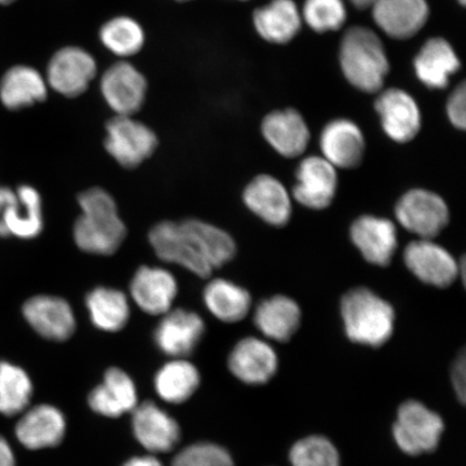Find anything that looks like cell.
I'll list each match as a JSON object with an SVG mask.
<instances>
[{
    "mask_svg": "<svg viewBox=\"0 0 466 466\" xmlns=\"http://www.w3.org/2000/svg\"><path fill=\"white\" fill-rule=\"evenodd\" d=\"M340 314L348 339L357 345L380 348L393 336L394 308L370 289L347 291L340 301Z\"/></svg>",
    "mask_w": 466,
    "mask_h": 466,
    "instance_id": "3",
    "label": "cell"
},
{
    "mask_svg": "<svg viewBox=\"0 0 466 466\" xmlns=\"http://www.w3.org/2000/svg\"><path fill=\"white\" fill-rule=\"evenodd\" d=\"M101 91L116 115L134 116L144 105L147 81L132 64L118 62L103 75Z\"/></svg>",
    "mask_w": 466,
    "mask_h": 466,
    "instance_id": "18",
    "label": "cell"
},
{
    "mask_svg": "<svg viewBox=\"0 0 466 466\" xmlns=\"http://www.w3.org/2000/svg\"><path fill=\"white\" fill-rule=\"evenodd\" d=\"M43 229V203L36 189L27 185L16 190L0 187V237L32 240Z\"/></svg>",
    "mask_w": 466,
    "mask_h": 466,
    "instance_id": "8",
    "label": "cell"
},
{
    "mask_svg": "<svg viewBox=\"0 0 466 466\" xmlns=\"http://www.w3.org/2000/svg\"><path fill=\"white\" fill-rule=\"evenodd\" d=\"M131 299L150 316H163L173 309L178 283L171 271L162 267H139L130 283Z\"/></svg>",
    "mask_w": 466,
    "mask_h": 466,
    "instance_id": "15",
    "label": "cell"
},
{
    "mask_svg": "<svg viewBox=\"0 0 466 466\" xmlns=\"http://www.w3.org/2000/svg\"><path fill=\"white\" fill-rule=\"evenodd\" d=\"M446 114L451 124L460 131L466 127V86L464 83L454 89L446 104Z\"/></svg>",
    "mask_w": 466,
    "mask_h": 466,
    "instance_id": "39",
    "label": "cell"
},
{
    "mask_svg": "<svg viewBox=\"0 0 466 466\" xmlns=\"http://www.w3.org/2000/svg\"><path fill=\"white\" fill-rule=\"evenodd\" d=\"M66 431V418L57 408L39 405L22 417L16 425L15 434L23 446L39 451L60 444Z\"/></svg>",
    "mask_w": 466,
    "mask_h": 466,
    "instance_id": "27",
    "label": "cell"
},
{
    "mask_svg": "<svg viewBox=\"0 0 466 466\" xmlns=\"http://www.w3.org/2000/svg\"><path fill=\"white\" fill-rule=\"evenodd\" d=\"M235 377L250 386H261L276 376L279 358L269 343L256 337H247L233 347L228 359Z\"/></svg>",
    "mask_w": 466,
    "mask_h": 466,
    "instance_id": "22",
    "label": "cell"
},
{
    "mask_svg": "<svg viewBox=\"0 0 466 466\" xmlns=\"http://www.w3.org/2000/svg\"><path fill=\"white\" fill-rule=\"evenodd\" d=\"M300 11L302 22L318 34L339 31L348 19L345 0H306Z\"/></svg>",
    "mask_w": 466,
    "mask_h": 466,
    "instance_id": "36",
    "label": "cell"
},
{
    "mask_svg": "<svg viewBox=\"0 0 466 466\" xmlns=\"http://www.w3.org/2000/svg\"><path fill=\"white\" fill-rule=\"evenodd\" d=\"M445 423L439 413L415 400L401 404L393 424L395 444L408 456H420L439 448Z\"/></svg>",
    "mask_w": 466,
    "mask_h": 466,
    "instance_id": "4",
    "label": "cell"
},
{
    "mask_svg": "<svg viewBox=\"0 0 466 466\" xmlns=\"http://www.w3.org/2000/svg\"><path fill=\"white\" fill-rule=\"evenodd\" d=\"M48 96V84L37 69L16 66L0 81V100L11 110L33 106Z\"/></svg>",
    "mask_w": 466,
    "mask_h": 466,
    "instance_id": "29",
    "label": "cell"
},
{
    "mask_svg": "<svg viewBox=\"0 0 466 466\" xmlns=\"http://www.w3.org/2000/svg\"><path fill=\"white\" fill-rule=\"evenodd\" d=\"M96 58L79 46H66L52 56L46 68V84L61 96L77 97L96 78Z\"/></svg>",
    "mask_w": 466,
    "mask_h": 466,
    "instance_id": "12",
    "label": "cell"
},
{
    "mask_svg": "<svg viewBox=\"0 0 466 466\" xmlns=\"http://www.w3.org/2000/svg\"><path fill=\"white\" fill-rule=\"evenodd\" d=\"M86 307L96 329L116 333L126 328L131 316L130 300L116 289L98 287L86 296Z\"/></svg>",
    "mask_w": 466,
    "mask_h": 466,
    "instance_id": "31",
    "label": "cell"
},
{
    "mask_svg": "<svg viewBox=\"0 0 466 466\" xmlns=\"http://www.w3.org/2000/svg\"><path fill=\"white\" fill-rule=\"evenodd\" d=\"M124 466H162L154 457H136L127 461Z\"/></svg>",
    "mask_w": 466,
    "mask_h": 466,
    "instance_id": "42",
    "label": "cell"
},
{
    "mask_svg": "<svg viewBox=\"0 0 466 466\" xmlns=\"http://www.w3.org/2000/svg\"><path fill=\"white\" fill-rule=\"evenodd\" d=\"M173 466H235V463L225 448L211 442H200L180 451L175 457Z\"/></svg>",
    "mask_w": 466,
    "mask_h": 466,
    "instance_id": "38",
    "label": "cell"
},
{
    "mask_svg": "<svg viewBox=\"0 0 466 466\" xmlns=\"http://www.w3.org/2000/svg\"><path fill=\"white\" fill-rule=\"evenodd\" d=\"M184 224L195 236L204 258L213 269L228 264L237 254V244L228 232L200 219H185Z\"/></svg>",
    "mask_w": 466,
    "mask_h": 466,
    "instance_id": "33",
    "label": "cell"
},
{
    "mask_svg": "<svg viewBox=\"0 0 466 466\" xmlns=\"http://www.w3.org/2000/svg\"><path fill=\"white\" fill-rule=\"evenodd\" d=\"M149 243L158 258L207 279L214 271L201 253L196 238L183 221L165 220L150 229Z\"/></svg>",
    "mask_w": 466,
    "mask_h": 466,
    "instance_id": "6",
    "label": "cell"
},
{
    "mask_svg": "<svg viewBox=\"0 0 466 466\" xmlns=\"http://www.w3.org/2000/svg\"><path fill=\"white\" fill-rule=\"evenodd\" d=\"M15 2V0H0V5H8Z\"/></svg>",
    "mask_w": 466,
    "mask_h": 466,
    "instance_id": "44",
    "label": "cell"
},
{
    "mask_svg": "<svg viewBox=\"0 0 466 466\" xmlns=\"http://www.w3.org/2000/svg\"><path fill=\"white\" fill-rule=\"evenodd\" d=\"M291 466H341L339 451L328 437L310 435L290 448Z\"/></svg>",
    "mask_w": 466,
    "mask_h": 466,
    "instance_id": "37",
    "label": "cell"
},
{
    "mask_svg": "<svg viewBox=\"0 0 466 466\" xmlns=\"http://www.w3.org/2000/svg\"><path fill=\"white\" fill-rule=\"evenodd\" d=\"M404 264L413 277L436 289H447L459 278V262L450 250L434 240L417 238L403 253Z\"/></svg>",
    "mask_w": 466,
    "mask_h": 466,
    "instance_id": "9",
    "label": "cell"
},
{
    "mask_svg": "<svg viewBox=\"0 0 466 466\" xmlns=\"http://www.w3.org/2000/svg\"><path fill=\"white\" fill-rule=\"evenodd\" d=\"M346 2L351 4L353 7L359 10L370 9L371 5L376 3V0H346Z\"/></svg>",
    "mask_w": 466,
    "mask_h": 466,
    "instance_id": "43",
    "label": "cell"
},
{
    "mask_svg": "<svg viewBox=\"0 0 466 466\" xmlns=\"http://www.w3.org/2000/svg\"><path fill=\"white\" fill-rule=\"evenodd\" d=\"M204 333L206 324L199 314L186 309H171L163 314L154 337L163 353L183 359L195 351Z\"/></svg>",
    "mask_w": 466,
    "mask_h": 466,
    "instance_id": "19",
    "label": "cell"
},
{
    "mask_svg": "<svg viewBox=\"0 0 466 466\" xmlns=\"http://www.w3.org/2000/svg\"><path fill=\"white\" fill-rule=\"evenodd\" d=\"M33 394V384L19 366L0 362V413L13 417L27 407Z\"/></svg>",
    "mask_w": 466,
    "mask_h": 466,
    "instance_id": "34",
    "label": "cell"
},
{
    "mask_svg": "<svg viewBox=\"0 0 466 466\" xmlns=\"http://www.w3.org/2000/svg\"><path fill=\"white\" fill-rule=\"evenodd\" d=\"M302 319L297 301L287 295L261 300L254 312V324L267 339L288 342L299 331Z\"/></svg>",
    "mask_w": 466,
    "mask_h": 466,
    "instance_id": "25",
    "label": "cell"
},
{
    "mask_svg": "<svg viewBox=\"0 0 466 466\" xmlns=\"http://www.w3.org/2000/svg\"><path fill=\"white\" fill-rule=\"evenodd\" d=\"M133 432L146 450L163 453L173 450L180 439L177 421L151 401H145L133 410Z\"/></svg>",
    "mask_w": 466,
    "mask_h": 466,
    "instance_id": "24",
    "label": "cell"
},
{
    "mask_svg": "<svg viewBox=\"0 0 466 466\" xmlns=\"http://www.w3.org/2000/svg\"><path fill=\"white\" fill-rule=\"evenodd\" d=\"M156 390L163 400L180 404L191 398L200 384V374L194 365L177 359L163 366L156 376Z\"/></svg>",
    "mask_w": 466,
    "mask_h": 466,
    "instance_id": "32",
    "label": "cell"
},
{
    "mask_svg": "<svg viewBox=\"0 0 466 466\" xmlns=\"http://www.w3.org/2000/svg\"><path fill=\"white\" fill-rule=\"evenodd\" d=\"M203 302L215 318L224 323L241 322L252 309L247 289L226 279H214L203 290Z\"/></svg>",
    "mask_w": 466,
    "mask_h": 466,
    "instance_id": "30",
    "label": "cell"
},
{
    "mask_svg": "<svg viewBox=\"0 0 466 466\" xmlns=\"http://www.w3.org/2000/svg\"><path fill=\"white\" fill-rule=\"evenodd\" d=\"M100 39L115 56L130 57L142 50L145 33L139 23L132 17L116 16L102 26Z\"/></svg>",
    "mask_w": 466,
    "mask_h": 466,
    "instance_id": "35",
    "label": "cell"
},
{
    "mask_svg": "<svg viewBox=\"0 0 466 466\" xmlns=\"http://www.w3.org/2000/svg\"><path fill=\"white\" fill-rule=\"evenodd\" d=\"M177 2H189V0H177Z\"/></svg>",
    "mask_w": 466,
    "mask_h": 466,
    "instance_id": "46",
    "label": "cell"
},
{
    "mask_svg": "<svg viewBox=\"0 0 466 466\" xmlns=\"http://www.w3.org/2000/svg\"><path fill=\"white\" fill-rule=\"evenodd\" d=\"M243 202L267 225L281 228L293 217L291 196L281 180L269 174H259L243 190Z\"/></svg>",
    "mask_w": 466,
    "mask_h": 466,
    "instance_id": "14",
    "label": "cell"
},
{
    "mask_svg": "<svg viewBox=\"0 0 466 466\" xmlns=\"http://www.w3.org/2000/svg\"><path fill=\"white\" fill-rule=\"evenodd\" d=\"M261 134L276 153L288 159L304 155L311 138L304 116L294 108L268 114L261 122Z\"/></svg>",
    "mask_w": 466,
    "mask_h": 466,
    "instance_id": "20",
    "label": "cell"
},
{
    "mask_svg": "<svg viewBox=\"0 0 466 466\" xmlns=\"http://www.w3.org/2000/svg\"><path fill=\"white\" fill-rule=\"evenodd\" d=\"M301 11L295 0H271L255 10L253 25L265 42L288 45L299 34Z\"/></svg>",
    "mask_w": 466,
    "mask_h": 466,
    "instance_id": "26",
    "label": "cell"
},
{
    "mask_svg": "<svg viewBox=\"0 0 466 466\" xmlns=\"http://www.w3.org/2000/svg\"><path fill=\"white\" fill-rule=\"evenodd\" d=\"M395 218L417 238L434 240L451 221L450 207L436 192L413 188L400 198L394 208Z\"/></svg>",
    "mask_w": 466,
    "mask_h": 466,
    "instance_id": "5",
    "label": "cell"
},
{
    "mask_svg": "<svg viewBox=\"0 0 466 466\" xmlns=\"http://www.w3.org/2000/svg\"><path fill=\"white\" fill-rule=\"evenodd\" d=\"M158 137L149 127L133 116L116 115L106 125L105 148L126 168H134L154 155Z\"/></svg>",
    "mask_w": 466,
    "mask_h": 466,
    "instance_id": "7",
    "label": "cell"
},
{
    "mask_svg": "<svg viewBox=\"0 0 466 466\" xmlns=\"http://www.w3.org/2000/svg\"><path fill=\"white\" fill-rule=\"evenodd\" d=\"M338 184L339 178L335 167L322 156L307 157L297 167L291 196L306 208L323 211L334 202Z\"/></svg>",
    "mask_w": 466,
    "mask_h": 466,
    "instance_id": "11",
    "label": "cell"
},
{
    "mask_svg": "<svg viewBox=\"0 0 466 466\" xmlns=\"http://www.w3.org/2000/svg\"><path fill=\"white\" fill-rule=\"evenodd\" d=\"M23 316L35 331L52 341L69 339L77 326L71 304L58 296L32 297L23 306Z\"/></svg>",
    "mask_w": 466,
    "mask_h": 466,
    "instance_id": "21",
    "label": "cell"
},
{
    "mask_svg": "<svg viewBox=\"0 0 466 466\" xmlns=\"http://www.w3.org/2000/svg\"><path fill=\"white\" fill-rule=\"evenodd\" d=\"M459 4H461L462 5H465L466 0H458Z\"/></svg>",
    "mask_w": 466,
    "mask_h": 466,
    "instance_id": "45",
    "label": "cell"
},
{
    "mask_svg": "<svg viewBox=\"0 0 466 466\" xmlns=\"http://www.w3.org/2000/svg\"><path fill=\"white\" fill-rule=\"evenodd\" d=\"M339 64L348 83L369 95L383 89L391 68L381 38L374 29L362 25L350 27L343 34Z\"/></svg>",
    "mask_w": 466,
    "mask_h": 466,
    "instance_id": "2",
    "label": "cell"
},
{
    "mask_svg": "<svg viewBox=\"0 0 466 466\" xmlns=\"http://www.w3.org/2000/svg\"><path fill=\"white\" fill-rule=\"evenodd\" d=\"M375 109L383 132L395 143H410L421 131V109L415 98L400 87L378 92Z\"/></svg>",
    "mask_w": 466,
    "mask_h": 466,
    "instance_id": "10",
    "label": "cell"
},
{
    "mask_svg": "<svg viewBox=\"0 0 466 466\" xmlns=\"http://www.w3.org/2000/svg\"><path fill=\"white\" fill-rule=\"evenodd\" d=\"M0 466H15L13 450L3 437H0Z\"/></svg>",
    "mask_w": 466,
    "mask_h": 466,
    "instance_id": "41",
    "label": "cell"
},
{
    "mask_svg": "<svg viewBox=\"0 0 466 466\" xmlns=\"http://www.w3.org/2000/svg\"><path fill=\"white\" fill-rule=\"evenodd\" d=\"M370 9L377 27L395 40L417 36L430 17L428 0H376Z\"/></svg>",
    "mask_w": 466,
    "mask_h": 466,
    "instance_id": "16",
    "label": "cell"
},
{
    "mask_svg": "<svg viewBox=\"0 0 466 466\" xmlns=\"http://www.w3.org/2000/svg\"><path fill=\"white\" fill-rule=\"evenodd\" d=\"M319 148L323 158L337 170H353L362 165L366 139L354 121L337 118L326 124L320 132Z\"/></svg>",
    "mask_w": 466,
    "mask_h": 466,
    "instance_id": "17",
    "label": "cell"
},
{
    "mask_svg": "<svg viewBox=\"0 0 466 466\" xmlns=\"http://www.w3.org/2000/svg\"><path fill=\"white\" fill-rule=\"evenodd\" d=\"M89 405L100 415L116 418L136 410L137 393L132 379L119 369H110L104 382L89 396Z\"/></svg>",
    "mask_w": 466,
    "mask_h": 466,
    "instance_id": "28",
    "label": "cell"
},
{
    "mask_svg": "<svg viewBox=\"0 0 466 466\" xmlns=\"http://www.w3.org/2000/svg\"><path fill=\"white\" fill-rule=\"evenodd\" d=\"M240 2H248V0H240Z\"/></svg>",
    "mask_w": 466,
    "mask_h": 466,
    "instance_id": "47",
    "label": "cell"
},
{
    "mask_svg": "<svg viewBox=\"0 0 466 466\" xmlns=\"http://www.w3.org/2000/svg\"><path fill=\"white\" fill-rule=\"evenodd\" d=\"M78 203L81 213L73 229L76 246L87 254H115L125 241L127 227L113 196L103 188L93 187L81 192Z\"/></svg>",
    "mask_w": 466,
    "mask_h": 466,
    "instance_id": "1",
    "label": "cell"
},
{
    "mask_svg": "<svg viewBox=\"0 0 466 466\" xmlns=\"http://www.w3.org/2000/svg\"><path fill=\"white\" fill-rule=\"evenodd\" d=\"M417 78L429 89H446L453 75L461 68V61L448 40L430 38L413 60Z\"/></svg>",
    "mask_w": 466,
    "mask_h": 466,
    "instance_id": "23",
    "label": "cell"
},
{
    "mask_svg": "<svg viewBox=\"0 0 466 466\" xmlns=\"http://www.w3.org/2000/svg\"><path fill=\"white\" fill-rule=\"evenodd\" d=\"M451 371L454 391H456L459 400L464 404L466 396V360L464 353L460 355L456 362H454Z\"/></svg>",
    "mask_w": 466,
    "mask_h": 466,
    "instance_id": "40",
    "label": "cell"
},
{
    "mask_svg": "<svg viewBox=\"0 0 466 466\" xmlns=\"http://www.w3.org/2000/svg\"><path fill=\"white\" fill-rule=\"evenodd\" d=\"M350 238L369 264L388 267L399 248V233L391 219L360 215L350 227Z\"/></svg>",
    "mask_w": 466,
    "mask_h": 466,
    "instance_id": "13",
    "label": "cell"
}]
</instances>
